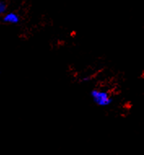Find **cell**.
<instances>
[{"label":"cell","mask_w":144,"mask_h":155,"mask_svg":"<svg viewBox=\"0 0 144 155\" xmlns=\"http://www.w3.org/2000/svg\"><path fill=\"white\" fill-rule=\"evenodd\" d=\"M6 10V5L3 2H0V15L4 13V12Z\"/></svg>","instance_id":"cell-3"},{"label":"cell","mask_w":144,"mask_h":155,"mask_svg":"<svg viewBox=\"0 0 144 155\" xmlns=\"http://www.w3.org/2000/svg\"><path fill=\"white\" fill-rule=\"evenodd\" d=\"M4 21L11 24H16L19 21L18 16L15 13H8L4 16Z\"/></svg>","instance_id":"cell-2"},{"label":"cell","mask_w":144,"mask_h":155,"mask_svg":"<svg viewBox=\"0 0 144 155\" xmlns=\"http://www.w3.org/2000/svg\"><path fill=\"white\" fill-rule=\"evenodd\" d=\"M90 79H91V78L90 77H85V78H82V80L84 81V82H88Z\"/></svg>","instance_id":"cell-4"},{"label":"cell","mask_w":144,"mask_h":155,"mask_svg":"<svg viewBox=\"0 0 144 155\" xmlns=\"http://www.w3.org/2000/svg\"><path fill=\"white\" fill-rule=\"evenodd\" d=\"M91 96L94 101L99 106H107L112 103V99L107 91L100 90H93L91 91Z\"/></svg>","instance_id":"cell-1"}]
</instances>
